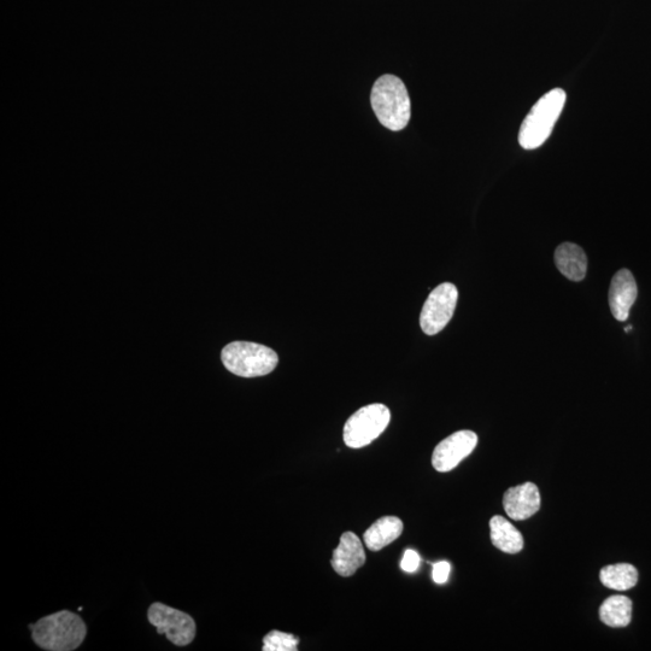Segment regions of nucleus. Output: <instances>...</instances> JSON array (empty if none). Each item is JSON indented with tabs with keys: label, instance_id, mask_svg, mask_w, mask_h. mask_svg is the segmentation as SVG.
<instances>
[{
	"label": "nucleus",
	"instance_id": "nucleus-14",
	"mask_svg": "<svg viewBox=\"0 0 651 651\" xmlns=\"http://www.w3.org/2000/svg\"><path fill=\"white\" fill-rule=\"evenodd\" d=\"M490 537L492 544L503 553L518 554L524 548L523 535L501 515L490 520Z\"/></svg>",
	"mask_w": 651,
	"mask_h": 651
},
{
	"label": "nucleus",
	"instance_id": "nucleus-9",
	"mask_svg": "<svg viewBox=\"0 0 651 651\" xmlns=\"http://www.w3.org/2000/svg\"><path fill=\"white\" fill-rule=\"evenodd\" d=\"M503 507L510 519L516 521L530 519L541 509V494L537 485L525 483L510 488L504 494Z\"/></svg>",
	"mask_w": 651,
	"mask_h": 651
},
{
	"label": "nucleus",
	"instance_id": "nucleus-17",
	"mask_svg": "<svg viewBox=\"0 0 651 651\" xmlns=\"http://www.w3.org/2000/svg\"><path fill=\"white\" fill-rule=\"evenodd\" d=\"M299 644V638L291 635V633H285L281 631L274 630L269 632L268 635L263 638V651H297Z\"/></svg>",
	"mask_w": 651,
	"mask_h": 651
},
{
	"label": "nucleus",
	"instance_id": "nucleus-6",
	"mask_svg": "<svg viewBox=\"0 0 651 651\" xmlns=\"http://www.w3.org/2000/svg\"><path fill=\"white\" fill-rule=\"evenodd\" d=\"M148 619L156 627L158 635H166L168 641L177 647H186L196 637L197 625L191 615L161 602L151 604Z\"/></svg>",
	"mask_w": 651,
	"mask_h": 651
},
{
	"label": "nucleus",
	"instance_id": "nucleus-5",
	"mask_svg": "<svg viewBox=\"0 0 651 651\" xmlns=\"http://www.w3.org/2000/svg\"><path fill=\"white\" fill-rule=\"evenodd\" d=\"M390 420V409L384 404H369L357 410L344 426L343 439L346 447L353 449L367 447L383 434Z\"/></svg>",
	"mask_w": 651,
	"mask_h": 651
},
{
	"label": "nucleus",
	"instance_id": "nucleus-12",
	"mask_svg": "<svg viewBox=\"0 0 651 651\" xmlns=\"http://www.w3.org/2000/svg\"><path fill=\"white\" fill-rule=\"evenodd\" d=\"M555 263L559 271L572 281H582L588 272V257L576 244H561L555 251Z\"/></svg>",
	"mask_w": 651,
	"mask_h": 651
},
{
	"label": "nucleus",
	"instance_id": "nucleus-20",
	"mask_svg": "<svg viewBox=\"0 0 651 651\" xmlns=\"http://www.w3.org/2000/svg\"><path fill=\"white\" fill-rule=\"evenodd\" d=\"M632 331V326L625 327V332H631Z\"/></svg>",
	"mask_w": 651,
	"mask_h": 651
},
{
	"label": "nucleus",
	"instance_id": "nucleus-16",
	"mask_svg": "<svg viewBox=\"0 0 651 651\" xmlns=\"http://www.w3.org/2000/svg\"><path fill=\"white\" fill-rule=\"evenodd\" d=\"M600 579L608 589L626 591L637 585L638 572L630 563H618V565L604 567Z\"/></svg>",
	"mask_w": 651,
	"mask_h": 651
},
{
	"label": "nucleus",
	"instance_id": "nucleus-7",
	"mask_svg": "<svg viewBox=\"0 0 651 651\" xmlns=\"http://www.w3.org/2000/svg\"><path fill=\"white\" fill-rule=\"evenodd\" d=\"M457 299L459 291L450 283L439 285L430 293L420 315L421 330L427 336H436L449 324L453 319Z\"/></svg>",
	"mask_w": 651,
	"mask_h": 651
},
{
	"label": "nucleus",
	"instance_id": "nucleus-19",
	"mask_svg": "<svg viewBox=\"0 0 651 651\" xmlns=\"http://www.w3.org/2000/svg\"><path fill=\"white\" fill-rule=\"evenodd\" d=\"M421 557L415 550L408 549L403 555L401 568L404 572L414 573L420 567Z\"/></svg>",
	"mask_w": 651,
	"mask_h": 651
},
{
	"label": "nucleus",
	"instance_id": "nucleus-8",
	"mask_svg": "<svg viewBox=\"0 0 651 651\" xmlns=\"http://www.w3.org/2000/svg\"><path fill=\"white\" fill-rule=\"evenodd\" d=\"M478 436L472 431H459L439 443L433 451L432 465L436 471L447 473L473 453Z\"/></svg>",
	"mask_w": 651,
	"mask_h": 651
},
{
	"label": "nucleus",
	"instance_id": "nucleus-11",
	"mask_svg": "<svg viewBox=\"0 0 651 651\" xmlns=\"http://www.w3.org/2000/svg\"><path fill=\"white\" fill-rule=\"evenodd\" d=\"M638 289L635 278L629 269H621L614 275L609 290V306L612 314L618 321L629 319L630 310L635 304Z\"/></svg>",
	"mask_w": 651,
	"mask_h": 651
},
{
	"label": "nucleus",
	"instance_id": "nucleus-1",
	"mask_svg": "<svg viewBox=\"0 0 651 651\" xmlns=\"http://www.w3.org/2000/svg\"><path fill=\"white\" fill-rule=\"evenodd\" d=\"M372 108L381 125L398 132L408 126L412 116V102L404 82L395 75H383L371 93Z\"/></svg>",
	"mask_w": 651,
	"mask_h": 651
},
{
	"label": "nucleus",
	"instance_id": "nucleus-13",
	"mask_svg": "<svg viewBox=\"0 0 651 651\" xmlns=\"http://www.w3.org/2000/svg\"><path fill=\"white\" fill-rule=\"evenodd\" d=\"M403 523L396 516H384L375 521L363 535L366 547L372 551H379L395 542L403 533Z\"/></svg>",
	"mask_w": 651,
	"mask_h": 651
},
{
	"label": "nucleus",
	"instance_id": "nucleus-15",
	"mask_svg": "<svg viewBox=\"0 0 651 651\" xmlns=\"http://www.w3.org/2000/svg\"><path fill=\"white\" fill-rule=\"evenodd\" d=\"M600 619L609 627L629 626L632 619V601L625 596H612L603 602Z\"/></svg>",
	"mask_w": 651,
	"mask_h": 651
},
{
	"label": "nucleus",
	"instance_id": "nucleus-3",
	"mask_svg": "<svg viewBox=\"0 0 651 651\" xmlns=\"http://www.w3.org/2000/svg\"><path fill=\"white\" fill-rule=\"evenodd\" d=\"M567 101L566 92L551 90L538 99L520 127L519 144L525 150H536L547 142Z\"/></svg>",
	"mask_w": 651,
	"mask_h": 651
},
{
	"label": "nucleus",
	"instance_id": "nucleus-10",
	"mask_svg": "<svg viewBox=\"0 0 651 651\" xmlns=\"http://www.w3.org/2000/svg\"><path fill=\"white\" fill-rule=\"evenodd\" d=\"M332 567L339 576L351 577L366 563V553L354 532H345L333 551Z\"/></svg>",
	"mask_w": 651,
	"mask_h": 651
},
{
	"label": "nucleus",
	"instance_id": "nucleus-18",
	"mask_svg": "<svg viewBox=\"0 0 651 651\" xmlns=\"http://www.w3.org/2000/svg\"><path fill=\"white\" fill-rule=\"evenodd\" d=\"M451 572V565L447 561L433 563L432 578L436 584H445L448 582Z\"/></svg>",
	"mask_w": 651,
	"mask_h": 651
},
{
	"label": "nucleus",
	"instance_id": "nucleus-4",
	"mask_svg": "<svg viewBox=\"0 0 651 651\" xmlns=\"http://www.w3.org/2000/svg\"><path fill=\"white\" fill-rule=\"evenodd\" d=\"M221 360L227 371L242 378L265 377L278 366V354L266 345L234 342L225 346Z\"/></svg>",
	"mask_w": 651,
	"mask_h": 651
},
{
	"label": "nucleus",
	"instance_id": "nucleus-2",
	"mask_svg": "<svg viewBox=\"0 0 651 651\" xmlns=\"http://www.w3.org/2000/svg\"><path fill=\"white\" fill-rule=\"evenodd\" d=\"M32 639L39 648L48 651H73L85 641L87 627L78 614L61 611L29 625Z\"/></svg>",
	"mask_w": 651,
	"mask_h": 651
}]
</instances>
